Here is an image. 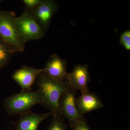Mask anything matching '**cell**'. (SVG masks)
<instances>
[{"label":"cell","instance_id":"6da1fadb","mask_svg":"<svg viewBox=\"0 0 130 130\" xmlns=\"http://www.w3.org/2000/svg\"><path fill=\"white\" fill-rule=\"evenodd\" d=\"M36 82L37 90L41 93L42 98V106L50 111L60 114L59 100L61 95L71 87L68 81H56L48 76L42 69Z\"/></svg>","mask_w":130,"mask_h":130},{"label":"cell","instance_id":"7a4b0ae2","mask_svg":"<svg viewBox=\"0 0 130 130\" xmlns=\"http://www.w3.org/2000/svg\"><path fill=\"white\" fill-rule=\"evenodd\" d=\"M43 100L39 91H23L6 98L3 106L9 116L21 114L31 110L37 104L42 105Z\"/></svg>","mask_w":130,"mask_h":130},{"label":"cell","instance_id":"3957f363","mask_svg":"<svg viewBox=\"0 0 130 130\" xmlns=\"http://www.w3.org/2000/svg\"><path fill=\"white\" fill-rule=\"evenodd\" d=\"M16 13L13 11L0 10V37L17 53L24 51L26 43L16 30L14 19Z\"/></svg>","mask_w":130,"mask_h":130},{"label":"cell","instance_id":"277c9868","mask_svg":"<svg viewBox=\"0 0 130 130\" xmlns=\"http://www.w3.org/2000/svg\"><path fill=\"white\" fill-rule=\"evenodd\" d=\"M14 24L16 30L24 42L36 41L44 37L46 32L29 13L24 11L21 16L15 17Z\"/></svg>","mask_w":130,"mask_h":130},{"label":"cell","instance_id":"5b68a950","mask_svg":"<svg viewBox=\"0 0 130 130\" xmlns=\"http://www.w3.org/2000/svg\"><path fill=\"white\" fill-rule=\"evenodd\" d=\"M77 93V90L71 87L61 95L59 100L60 114L68 121L70 126L84 117L79 113L76 107Z\"/></svg>","mask_w":130,"mask_h":130},{"label":"cell","instance_id":"8992f818","mask_svg":"<svg viewBox=\"0 0 130 130\" xmlns=\"http://www.w3.org/2000/svg\"><path fill=\"white\" fill-rule=\"evenodd\" d=\"M59 9V5L53 0H42L29 13L34 17L41 28L46 32L51 20Z\"/></svg>","mask_w":130,"mask_h":130},{"label":"cell","instance_id":"52a82bcc","mask_svg":"<svg viewBox=\"0 0 130 130\" xmlns=\"http://www.w3.org/2000/svg\"><path fill=\"white\" fill-rule=\"evenodd\" d=\"M67 63L66 60L56 54H53L49 57L43 70L48 76L56 81H67L69 73L67 70Z\"/></svg>","mask_w":130,"mask_h":130},{"label":"cell","instance_id":"ba28073f","mask_svg":"<svg viewBox=\"0 0 130 130\" xmlns=\"http://www.w3.org/2000/svg\"><path fill=\"white\" fill-rule=\"evenodd\" d=\"M91 80L88 65H76L69 73L68 81L70 86L77 90H80L82 94L90 90L88 85Z\"/></svg>","mask_w":130,"mask_h":130},{"label":"cell","instance_id":"9c48e42d","mask_svg":"<svg viewBox=\"0 0 130 130\" xmlns=\"http://www.w3.org/2000/svg\"><path fill=\"white\" fill-rule=\"evenodd\" d=\"M54 113L53 111L37 113L30 110L21 114L16 123L14 130H39L40 124Z\"/></svg>","mask_w":130,"mask_h":130},{"label":"cell","instance_id":"30bf717a","mask_svg":"<svg viewBox=\"0 0 130 130\" xmlns=\"http://www.w3.org/2000/svg\"><path fill=\"white\" fill-rule=\"evenodd\" d=\"M42 69H38L24 65L13 73L12 78L23 91H30L31 86Z\"/></svg>","mask_w":130,"mask_h":130},{"label":"cell","instance_id":"8fae6325","mask_svg":"<svg viewBox=\"0 0 130 130\" xmlns=\"http://www.w3.org/2000/svg\"><path fill=\"white\" fill-rule=\"evenodd\" d=\"M75 103L78 111L82 116L104 107L98 96L90 90L76 98Z\"/></svg>","mask_w":130,"mask_h":130},{"label":"cell","instance_id":"7c38bea8","mask_svg":"<svg viewBox=\"0 0 130 130\" xmlns=\"http://www.w3.org/2000/svg\"><path fill=\"white\" fill-rule=\"evenodd\" d=\"M17 52L0 37V70L9 64Z\"/></svg>","mask_w":130,"mask_h":130},{"label":"cell","instance_id":"4fadbf2b","mask_svg":"<svg viewBox=\"0 0 130 130\" xmlns=\"http://www.w3.org/2000/svg\"><path fill=\"white\" fill-rule=\"evenodd\" d=\"M52 116V121L47 130H67V124L60 114L55 113Z\"/></svg>","mask_w":130,"mask_h":130},{"label":"cell","instance_id":"5bb4252c","mask_svg":"<svg viewBox=\"0 0 130 130\" xmlns=\"http://www.w3.org/2000/svg\"><path fill=\"white\" fill-rule=\"evenodd\" d=\"M120 43L127 50H130V31H124L120 35Z\"/></svg>","mask_w":130,"mask_h":130},{"label":"cell","instance_id":"9a60e30c","mask_svg":"<svg viewBox=\"0 0 130 130\" xmlns=\"http://www.w3.org/2000/svg\"><path fill=\"white\" fill-rule=\"evenodd\" d=\"M70 127L73 130H90L84 117L70 126Z\"/></svg>","mask_w":130,"mask_h":130},{"label":"cell","instance_id":"2e32d148","mask_svg":"<svg viewBox=\"0 0 130 130\" xmlns=\"http://www.w3.org/2000/svg\"><path fill=\"white\" fill-rule=\"evenodd\" d=\"M42 0H23V3L25 5V11L29 13L37 7L42 2Z\"/></svg>","mask_w":130,"mask_h":130},{"label":"cell","instance_id":"e0dca14e","mask_svg":"<svg viewBox=\"0 0 130 130\" xmlns=\"http://www.w3.org/2000/svg\"><path fill=\"white\" fill-rule=\"evenodd\" d=\"M1 1H0V2H1Z\"/></svg>","mask_w":130,"mask_h":130}]
</instances>
